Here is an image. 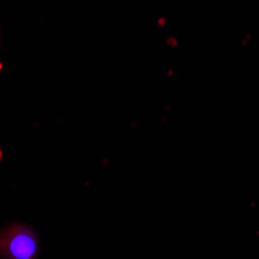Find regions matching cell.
Returning <instances> with one entry per match:
<instances>
[{
    "label": "cell",
    "instance_id": "obj_1",
    "mask_svg": "<svg viewBox=\"0 0 259 259\" xmlns=\"http://www.w3.org/2000/svg\"><path fill=\"white\" fill-rule=\"evenodd\" d=\"M39 239L31 227L16 224L0 231V259H36Z\"/></svg>",
    "mask_w": 259,
    "mask_h": 259
}]
</instances>
